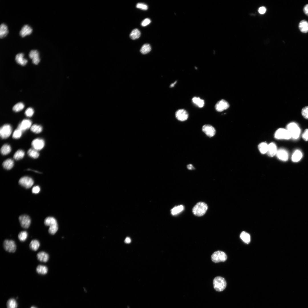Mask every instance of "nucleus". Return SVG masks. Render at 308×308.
Instances as JSON below:
<instances>
[{
	"label": "nucleus",
	"mask_w": 308,
	"mask_h": 308,
	"mask_svg": "<svg viewBox=\"0 0 308 308\" xmlns=\"http://www.w3.org/2000/svg\"><path fill=\"white\" fill-rule=\"evenodd\" d=\"M208 206L205 202H198L193 208L192 211L193 214L197 216H201L204 214L207 209Z\"/></svg>",
	"instance_id": "f257e3e1"
},
{
	"label": "nucleus",
	"mask_w": 308,
	"mask_h": 308,
	"mask_svg": "<svg viewBox=\"0 0 308 308\" xmlns=\"http://www.w3.org/2000/svg\"><path fill=\"white\" fill-rule=\"evenodd\" d=\"M213 285L214 289L217 291H223L226 286V283L225 279L221 276H217L213 280Z\"/></svg>",
	"instance_id": "f03ea898"
},
{
	"label": "nucleus",
	"mask_w": 308,
	"mask_h": 308,
	"mask_svg": "<svg viewBox=\"0 0 308 308\" xmlns=\"http://www.w3.org/2000/svg\"><path fill=\"white\" fill-rule=\"evenodd\" d=\"M211 259L215 263L223 262L226 260L227 256L224 252L221 251H217L212 254Z\"/></svg>",
	"instance_id": "7ed1b4c3"
},
{
	"label": "nucleus",
	"mask_w": 308,
	"mask_h": 308,
	"mask_svg": "<svg viewBox=\"0 0 308 308\" xmlns=\"http://www.w3.org/2000/svg\"><path fill=\"white\" fill-rule=\"evenodd\" d=\"M3 246L5 250L9 252L14 253L16 250V244L12 240H5L3 243Z\"/></svg>",
	"instance_id": "20e7f679"
},
{
	"label": "nucleus",
	"mask_w": 308,
	"mask_h": 308,
	"mask_svg": "<svg viewBox=\"0 0 308 308\" xmlns=\"http://www.w3.org/2000/svg\"><path fill=\"white\" fill-rule=\"evenodd\" d=\"M12 128L10 125L5 124L2 126L0 129V135L2 139L8 138L11 135Z\"/></svg>",
	"instance_id": "39448f33"
},
{
	"label": "nucleus",
	"mask_w": 308,
	"mask_h": 308,
	"mask_svg": "<svg viewBox=\"0 0 308 308\" xmlns=\"http://www.w3.org/2000/svg\"><path fill=\"white\" fill-rule=\"evenodd\" d=\"M287 129L291 137L295 139L298 137L300 133V130L299 127L295 123H291L287 125Z\"/></svg>",
	"instance_id": "423d86ee"
},
{
	"label": "nucleus",
	"mask_w": 308,
	"mask_h": 308,
	"mask_svg": "<svg viewBox=\"0 0 308 308\" xmlns=\"http://www.w3.org/2000/svg\"><path fill=\"white\" fill-rule=\"evenodd\" d=\"M291 136L286 129L283 128H279L277 129L275 134V137L277 139H288Z\"/></svg>",
	"instance_id": "0eeeda50"
},
{
	"label": "nucleus",
	"mask_w": 308,
	"mask_h": 308,
	"mask_svg": "<svg viewBox=\"0 0 308 308\" xmlns=\"http://www.w3.org/2000/svg\"><path fill=\"white\" fill-rule=\"evenodd\" d=\"M19 184L23 187L28 189L31 188L34 184V181L31 177L24 176L20 178L19 181Z\"/></svg>",
	"instance_id": "6e6552de"
},
{
	"label": "nucleus",
	"mask_w": 308,
	"mask_h": 308,
	"mask_svg": "<svg viewBox=\"0 0 308 308\" xmlns=\"http://www.w3.org/2000/svg\"><path fill=\"white\" fill-rule=\"evenodd\" d=\"M230 105L224 99L218 101L215 106L216 110L218 112H222L228 109Z\"/></svg>",
	"instance_id": "1a4fd4ad"
},
{
	"label": "nucleus",
	"mask_w": 308,
	"mask_h": 308,
	"mask_svg": "<svg viewBox=\"0 0 308 308\" xmlns=\"http://www.w3.org/2000/svg\"><path fill=\"white\" fill-rule=\"evenodd\" d=\"M177 119L180 121L186 120L189 117V114L184 109H180L177 110L175 114Z\"/></svg>",
	"instance_id": "9d476101"
},
{
	"label": "nucleus",
	"mask_w": 308,
	"mask_h": 308,
	"mask_svg": "<svg viewBox=\"0 0 308 308\" xmlns=\"http://www.w3.org/2000/svg\"><path fill=\"white\" fill-rule=\"evenodd\" d=\"M19 220L21 226L25 229L28 228L31 223L30 217L26 215H23L19 217Z\"/></svg>",
	"instance_id": "9b49d317"
},
{
	"label": "nucleus",
	"mask_w": 308,
	"mask_h": 308,
	"mask_svg": "<svg viewBox=\"0 0 308 308\" xmlns=\"http://www.w3.org/2000/svg\"><path fill=\"white\" fill-rule=\"evenodd\" d=\"M202 130L206 135L210 137L214 136L216 132L214 128L209 124L203 125L202 127Z\"/></svg>",
	"instance_id": "f8f14e48"
},
{
	"label": "nucleus",
	"mask_w": 308,
	"mask_h": 308,
	"mask_svg": "<svg viewBox=\"0 0 308 308\" xmlns=\"http://www.w3.org/2000/svg\"><path fill=\"white\" fill-rule=\"evenodd\" d=\"M45 142L44 140L40 138H37L33 140L31 145L33 148L37 151L42 149L44 147Z\"/></svg>",
	"instance_id": "ddd939ff"
},
{
	"label": "nucleus",
	"mask_w": 308,
	"mask_h": 308,
	"mask_svg": "<svg viewBox=\"0 0 308 308\" xmlns=\"http://www.w3.org/2000/svg\"><path fill=\"white\" fill-rule=\"evenodd\" d=\"M29 56L32 60V63L37 65L40 61L39 52L36 50H31L29 54Z\"/></svg>",
	"instance_id": "4468645a"
},
{
	"label": "nucleus",
	"mask_w": 308,
	"mask_h": 308,
	"mask_svg": "<svg viewBox=\"0 0 308 308\" xmlns=\"http://www.w3.org/2000/svg\"><path fill=\"white\" fill-rule=\"evenodd\" d=\"M31 124L32 122L30 120L24 119L19 125L17 128L23 132L31 127Z\"/></svg>",
	"instance_id": "2eb2a0df"
},
{
	"label": "nucleus",
	"mask_w": 308,
	"mask_h": 308,
	"mask_svg": "<svg viewBox=\"0 0 308 308\" xmlns=\"http://www.w3.org/2000/svg\"><path fill=\"white\" fill-rule=\"evenodd\" d=\"M33 31L32 28L28 25H24L21 29L19 35L22 37L31 35Z\"/></svg>",
	"instance_id": "dca6fc26"
},
{
	"label": "nucleus",
	"mask_w": 308,
	"mask_h": 308,
	"mask_svg": "<svg viewBox=\"0 0 308 308\" xmlns=\"http://www.w3.org/2000/svg\"><path fill=\"white\" fill-rule=\"evenodd\" d=\"M277 149L276 145L273 143H271L268 145L267 151L268 155L270 157H273L276 154Z\"/></svg>",
	"instance_id": "f3484780"
},
{
	"label": "nucleus",
	"mask_w": 308,
	"mask_h": 308,
	"mask_svg": "<svg viewBox=\"0 0 308 308\" xmlns=\"http://www.w3.org/2000/svg\"><path fill=\"white\" fill-rule=\"evenodd\" d=\"M24 54L22 53L17 54L15 57V60L18 64L23 66H25L27 62V59L24 58Z\"/></svg>",
	"instance_id": "a211bd4d"
},
{
	"label": "nucleus",
	"mask_w": 308,
	"mask_h": 308,
	"mask_svg": "<svg viewBox=\"0 0 308 308\" xmlns=\"http://www.w3.org/2000/svg\"><path fill=\"white\" fill-rule=\"evenodd\" d=\"M37 259L39 261L46 263L47 262L49 259V255L47 253L43 252H40L37 255Z\"/></svg>",
	"instance_id": "6ab92c4d"
},
{
	"label": "nucleus",
	"mask_w": 308,
	"mask_h": 308,
	"mask_svg": "<svg viewBox=\"0 0 308 308\" xmlns=\"http://www.w3.org/2000/svg\"><path fill=\"white\" fill-rule=\"evenodd\" d=\"M276 154L278 158L281 160L285 161L288 159V154L283 149H280L277 151Z\"/></svg>",
	"instance_id": "aec40b11"
},
{
	"label": "nucleus",
	"mask_w": 308,
	"mask_h": 308,
	"mask_svg": "<svg viewBox=\"0 0 308 308\" xmlns=\"http://www.w3.org/2000/svg\"><path fill=\"white\" fill-rule=\"evenodd\" d=\"M299 27L300 31L303 33L308 32V22L305 20H303L299 23Z\"/></svg>",
	"instance_id": "412c9836"
},
{
	"label": "nucleus",
	"mask_w": 308,
	"mask_h": 308,
	"mask_svg": "<svg viewBox=\"0 0 308 308\" xmlns=\"http://www.w3.org/2000/svg\"><path fill=\"white\" fill-rule=\"evenodd\" d=\"M8 33L7 25L4 23H2L0 26V37L3 38L7 36Z\"/></svg>",
	"instance_id": "4be33fe9"
},
{
	"label": "nucleus",
	"mask_w": 308,
	"mask_h": 308,
	"mask_svg": "<svg viewBox=\"0 0 308 308\" xmlns=\"http://www.w3.org/2000/svg\"><path fill=\"white\" fill-rule=\"evenodd\" d=\"M192 102L194 104L200 108L203 107L205 104L204 100L199 97H193L192 99Z\"/></svg>",
	"instance_id": "5701e85b"
},
{
	"label": "nucleus",
	"mask_w": 308,
	"mask_h": 308,
	"mask_svg": "<svg viewBox=\"0 0 308 308\" xmlns=\"http://www.w3.org/2000/svg\"><path fill=\"white\" fill-rule=\"evenodd\" d=\"M14 165V161L11 159H8L6 160L2 164L3 168L7 170L11 169L13 167Z\"/></svg>",
	"instance_id": "b1692460"
},
{
	"label": "nucleus",
	"mask_w": 308,
	"mask_h": 308,
	"mask_svg": "<svg viewBox=\"0 0 308 308\" xmlns=\"http://www.w3.org/2000/svg\"><path fill=\"white\" fill-rule=\"evenodd\" d=\"M44 223L46 226L49 227L58 224L56 219L52 217L46 218L44 220Z\"/></svg>",
	"instance_id": "393cba45"
},
{
	"label": "nucleus",
	"mask_w": 308,
	"mask_h": 308,
	"mask_svg": "<svg viewBox=\"0 0 308 308\" xmlns=\"http://www.w3.org/2000/svg\"><path fill=\"white\" fill-rule=\"evenodd\" d=\"M36 271L37 272L38 274L44 275L47 273L48 268L45 266L38 265L36 268Z\"/></svg>",
	"instance_id": "a878e982"
},
{
	"label": "nucleus",
	"mask_w": 308,
	"mask_h": 308,
	"mask_svg": "<svg viewBox=\"0 0 308 308\" xmlns=\"http://www.w3.org/2000/svg\"><path fill=\"white\" fill-rule=\"evenodd\" d=\"M40 243L37 240H33L30 242L29 247L31 249L34 251H36L39 247Z\"/></svg>",
	"instance_id": "bb28decb"
},
{
	"label": "nucleus",
	"mask_w": 308,
	"mask_h": 308,
	"mask_svg": "<svg viewBox=\"0 0 308 308\" xmlns=\"http://www.w3.org/2000/svg\"><path fill=\"white\" fill-rule=\"evenodd\" d=\"M11 148L10 146L8 144L3 145L0 149L1 153L3 155H7L11 152Z\"/></svg>",
	"instance_id": "cd10ccee"
},
{
	"label": "nucleus",
	"mask_w": 308,
	"mask_h": 308,
	"mask_svg": "<svg viewBox=\"0 0 308 308\" xmlns=\"http://www.w3.org/2000/svg\"><path fill=\"white\" fill-rule=\"evenodd\" d=\"M240 237L241 239L245 243L248 244L250 241V237L248 233L243 231L240 234Z\"/></svg>",
	"instance_id": "c85d7f7f"
},
{
	"label": "nucleus",
	"mask_w": 308,
	"mask_h": 308,
	"mask_svg": "<svg viewBox=\"0 0 308 308\" xmlns=\"http://www.w3.org/2000/svg\"><path fill=\"white\" fill-rule=\"evenodd\" d=\"M141 35V33L137 29H133L130 34V38L133 40H135L139 38Z\"/></svg>",
	"instance_id": "c756f323"
},
{
	"label": "nucleus",
	"mask_w": 308,
	"mask_h": 308,
	"mask_svg": "<svg viewBox=\"0 0 308 308\" xmlns=\"http://www.w3.org/2000/svg\"><path fill=\"white\" fill-rule=\"evenodd\" d=\"M27 154L30 157L34 159L37 158L39 155L37 151L33 148L29 149L28 151Z\"/></svg>",
	"instance_id": "7c9ffc66"
},
{
	"label": "nucleus",
	"mask_w": 308,
	"mask_h": 308,
	"mask_svg": "<svg viewBox=\"0 0 308 308\" xmlns=\"http://www.w3.org/2000/svg\"><path fill=\"white\" fill-rule=\"evenodd\" d=\"M25 155V152L22 150H18L14 154L13 157L15 160H18L22 159Z\"/></svg>",
	"instance_id": "2f4dec72"
},
{
	"label": "nucleus",
	"mask_w": 308,
	"mask_h": 308,
	"mask_svg": "<svg viewBox=\"0 0 308 308\" xmlns=\"http://www.w3.org/2000/svg\"><path fill=\"white\" fill-rule=\"evenodd\" d=\"M151 50V47L150 45L146 43L142 46L140 50V51L142 54H145L150 52Z\"/></svg>",
	"instance_id": "473e14b6"
},
{
	"label": "nucleus",
	"mask_w": 308,
	"mask_h": 308,
	"mask_svg": "<svg viewBox=\"0 0 308 308\" xmlns=\"http://www.w3.org/2000/svg\"><path fill=\"white\" fill-rule=\"evenodd\" d=\"M268 145L266 143L262 142L259 144L258 148L260 152L264 154L267 153Z\"/></svg>",
	"instance_id": "72a5a7b5"
},
{
	"label": "nucleus",
	"mask_w": 308,
	"mask_h": 308,
	"mask_svg": "<svg viewBox=\"0 0 308 308\" xmlns=\"http://www.w3.org/2000/svg\"><path fill=\"white\" fill-rule=\"evenodd\" d=\"M302 157L301 152L299 150L295 151L292 157V160L293 162H297L301 159Z\"/></svg>",
	"instance_id": "f704fd0d"
},
{
	"label": "nucleus",
	"mask_w": 308,
	"mask_h": 308,
	"mask_svg": "<svg viewBox=\"0 0 308 308\" xmlns=\"http://www.w3.org/2000/svg\"><path fill=\"white\" fill-rule=\"evenodd\" d=\"M7 308H17V304L16 300L14 299H10L7 303Z\"/></svg>",
	"instance_id": "c9c22d12"
},
{
	"label": "nucleus",
	"mask_w": 308,
	"mask_h": 308,
	"mask_svg": "<svg viewBox=\"0 0 308 308\" xmlns=\"http://www.w3.org/2000/svg\"><path fill=\"white\" fill-rule=\"evenodd\" d=\"M28 234L26 231H22L19 234L18 238L19 240L22 242L25 241L27 239Z\"/></svg>",
	"instance_id": "e433bc0d"
},
{
	"label": "nucleus",
	"mask_w": 308,
	"mask_h": 308,
	"mask_svg": "<svg viewBox=\"0 0 308 308\" xmlns=\"http://www.w3.org/2000/svg\"><path fill=\"white\" fill-rule=\"evenodd\" d=\"M42 127L37 124L33 125L31 127V131L36 133H40L42 131Z\"/></svg>",
	"instance_id": "4c0bfd02"
},
{
	"label": "nucleus",
	"mask_w": 308,
	"mask_h": 308,
	"mask_svg": "<svg viewBox=\"0 0 308 308\" xmlns=\"http://www.w3.org/2000/svg\"><path fill=\"white\" fill-rule=\"evenodd\" d=\"M183 208L184 207L182 205L175 206L171 210V213L173 215L176 214L182 211Z\"/></svg>",
	"instance_id": "58836bf2"
},
{
	"label": "nucleus",
	"mask_w": 308,
	"mask_h": 308,
	"mask_svg": "<svg viewBox=\"0 0 308 308\" xmlns=\"http://www.w3.org/2000/svg\"><path fill=\"white\" fill-rule=\"evenodd\" d=\"M24 107V105L22 102H19L13 106L12 109L14 111L17 112L22 110Z\"/></svg>",
	"instance_id": "ea45409f"
},
{
	"label": "nucleus",
	"mask_w": 308,
	"mask_h": 308,
	"mask_svg": "<svg viewBox=\"0 0 308 308\" xmlns=\"http://www.w3.org/2000/svg\"><path fill=\"white\" fill-rule=\"evenodd\" d=\"M58 229V224H57L50 226L48 232L50 234L53 235L56 232Z\"/></svg>",
	"instance_id": "a19ab883"
},
{
	"label": "nucleus",
	"mask_w": 308,
	"mask_h": 308,
	"mask_svg": "<svg viewBox=\"0 0 308 308\" xmlns=\"http://www.w3.org/2000/svg\"><path fill=\"white\" fill-rule=\"evenodd\" d=\"M22 132L21 130L17 128L15 130L13 133L12 135L13 138L15 139L19 138L22 135Z\"/></svg>",
	"instance_id": "79ce46f5"
},
{
	"label": "nucleus",
	"mask_w": 308,
	"mask_h": 308,
	"mask_svg": "<svg viewBox=\"0 0 308 308\" xmlns=\"http://www.w3.org/2000/svg\"><path fill=\"white\" fill-rule=\"evenodd\" d=\"M301 114L304 118L308 119V106H305L302 109Z\"/></svg>",
	"instance_id": "37998d69"
},
{
	"label": "nucleus",
	"mask_w": 308,
	"mask_h": 308,
	"mask_svg": "<svg viewBox=\"0 0 308 308\" xmlns=\"http://www.w3.org/2000/svg\"><path fill=\"white\" fill-rule=\"evenodd\" d=\"M136 7L137 8L144 10H146L148 9V6L146 4L143 3H137L136 5Z\"/></svg>",
	"instance_id": "c03bdc74"
},
{
	"label": "nucleus",
	"mask_w": 308,
	"mask_h": 308,
	"mask_svg": "<svg viewBox=\"0 0 308 308\" xmlns=\"http://www.w3.org/2000/svg\"><path fill=\"white\" fill-rule=\"evenodd\" d=\"M34 112V110L32 108H29L25 110V114L27 117H31L33 116Z\"/></svg>",
	"instance_id": "a18cd8bd"
},
{
	"label": "nucleus",
	"mask_w": 308,
	"mask_h": 308,
	"mask_svg": "<svg viewBox=\"0 0 308 308\" xmlns=\"http://www.w3.org/2000/svg\"><path fill=\"white\" fill-rule=\"evenodd\" d=\"M302 139L305 141H308V129H305L302 135Z\"/></svg>",
	"instance_id": "49530a36"
},
{
	"label": "nucleus",
	"mask_w": 308,
	"mask_h": 308,
	"mask_svg": "<svg viewBox=\"0 0 308 308\" xmlns=\"http://www.w3.org/2000/svg\"><path fill=\"white\" fill-rule=\"evenodd\" d=\"M151 22V21L149 19L146 18L142 22L141 25L143 27H145L149 25Z\"/></svg>",
	"instance_id": "de8ad7c7"
},
{
	"label": "nucleus",
	"mask_w": 308,
	"mask_h": 308,
	"mask_svg": "<svg viewBox=\"0 0 308 308\" xmlns=\"http://www.w3.org/2000/svg\"><path fill=\"white\" fill-rule=\"evenodd\" d=\"M40 188L38 186H35L32 189V192L33 193L36 194L38 193L40 191Z\"/></svg>",
	"instance_id": "09e8293b"
},
{
	"label": "nucleus",
	"mask_w": 308,
	"mask_h": 308,
	"mask_svg": "<svg viewBox=\"0 0 308 308\" xmlns=\"http://www.w3.org/2000/svg\"><path fill=\"white\" fill-rule=\"evenodd\" d=\"M266 9L264 7H260L258 10L259 13L261 14H264L266 11Z\"/></svg>",
	"instance_id": "8fccbe9b"
},
{
	"label": "nucleus",
	"mask_w": 308,
	"mask_h": 308,
	"mask_svg": "<svg viewBox=\"0 0 308 308\" xmlns=\"http://www.w3.org/2000/svg\"><path fill=\"white\" fill-rule=\"evenodd\" d=\"M303 11L304 13L308 16V4L305 5L304 6Z\"/></svg>",
	"instance_id": "3c124183"
},
{
	"label": "nucleus",
	"mask_w": 308,
	"mask_h": 308,
	"mask_svg": "<svg viewBox=\"0 0 308 308\" xmlns=\"http://www.w3.org/2000/svg\"><path fill=\"white\" fill-rule=\"evenodd\" d=\"M187 169L190 170H192L195 169L193 165L191 164H189L187 165Z\"/></svg>",
	"instance_id": "603ef678"
},
{
	"label": "nucleus",
	"mask_w": 308,
	"mask_h": 308,
	"mask_svg": "<svg viewBox=\"0 0 308 308\" xmlns=\"http://www.w3.org/2000/svg\"><path fill=\"white\" fill-rule=\"evenodd\" d=\"M131 242V239L129 237H127L125 240V242L127 244Z\"/></svg>",
	"instance_id": "864d4df0"
},
{
	"label": "nucleus",
	"mask_w": 308,
	"mask_h": 308,
	"mask_svg": "<svg viewBox=\"0 0 308 308\" xmlns=\"http://www.w3.org/2000/svg\"><path fill=\"white\" fill-rule=\"evenodd\" d=\"M176 82H177L175 81V82L173 83L172 84H171V85L170 86V87H173L175 85V84L176 83Z\"/></svg>",
	"instance_id": "5fc2aeb1"
},
{
	"label": "nucleus",
	"mask_w": 308,
	"mask_h": 308,
	"mask_svg": "<svg viewBox=\"0 0 308 308\" xmlns=\"http://www.w3.org/2000/svg\"><path fill=\"white\" fill-rule=\"evenodd\" d=\"M31 308H36V307H35L32 306L31 307Z\"/></svg>",
	"instance_id": "6e6d98bb"
}]
</instances>
